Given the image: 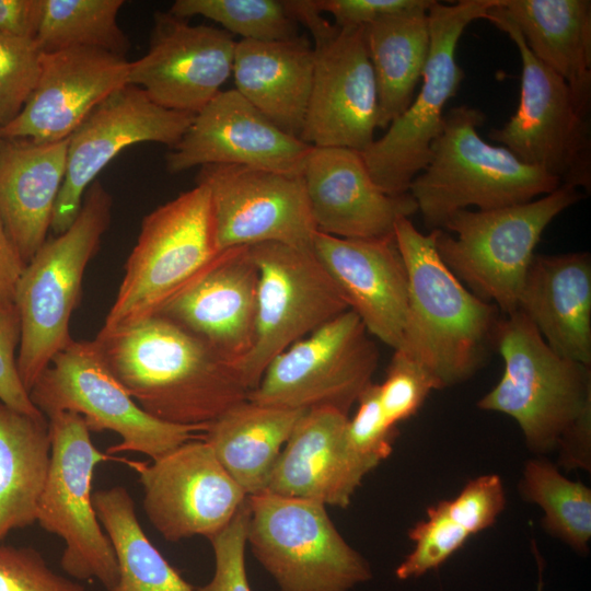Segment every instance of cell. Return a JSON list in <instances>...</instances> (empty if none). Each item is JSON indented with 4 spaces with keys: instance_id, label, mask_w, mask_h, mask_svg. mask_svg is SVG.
<instances>
[{
    "instance_id": "cell-15",
    "label": "cell",
    "mask_w": 591,
    "mask_h": 591,
    "mask_svg": "<svg viewBox=\"0 0 591 591\" xmlns=\"http://www.w3.org/2000/svg\"><path fill=\"white\" fill-rule=\"evenodd\" d=\"M348 310L278 355L248 399L294 410L333 408L348 415L372 383L379 350Z\"/></svg>"
},
{
    "instance_id": "cell-11",
    "label": "cell",
    "mask_w": 591,
    "mask_h": 591,
    "mask_svg": "<svg viewBox=\"0 0 591 591\" xmlns=\"http://www.w3.org/2000/svg\"><path fill=\"white\" fill-rule=\"evenodd\" d=\"M491 8L485 20L505 32L522 61L520 102L515 113L491 140L522 162L540 167L561 185L591 189L590 114L577 104L568 84L528 48L520 32L500 9Z\"/></svg>"
},
{
    "instance_id": "cell-23",
    "label": "cell",
    "mask_w": 591,
    "mask_h": 591,
    "mask_svg": "<svg viewBox=\"0 0 591 591\" xmlns=\"http://www.w3.org/2000/svg\"><path fill=\"white\" fill-rule=\"evenodd\" d=\"M257 287L248 246L224 250L158 315L196 336L236 371L254 344Z\"/></svg>"
},
{
    "instance_id": "cell-46",
    "label": "cell",
    "mask_w": 591,
    "mask_h": 591,
    "mask_svg": "<svg viewBox=\"0 0 591 591\" xmlns=\"http://www.w3.org/2000/svg\"><path fill=\"white\" fill-rule=\"evenodd\" d=\"M43 15V0H0V34L35 39Z\"/></svg>"
},
{
    "instance_id": "cell-38",
    "label": "cell",
    "mask_w": 591,
    "mask_h": 591,
    "mask_svg": "<svg viewBox=\"0 0 591 591\" xmlns=\"http://www.w3.org/2000/svg\"><path fill=\"white\" fill-rule=\"evenodd\" d=\"M43 54L35 39L0 34V128L20 114L34 91Z\"/></svg>"
},
{
    "instance_id": "cell-35",
    "label": "cell",
    "mask_w": 591,
    "mask_h": 591,
    "mask_svg": "<svg viewBox=\"0 0 591 591\" xmlns=\"http://www.w3.org/2000/svg\"><path fill=\"white\" fill-rule=\"evenodd\" d=\"M124 0H43L35 38L43 53L97 48L125 57L130 43L118 25Z\"/></svg>"
},
{
    "instance_id": "cell-14",
    "label": "cell",
    "mask_w": 591,
    "mask_h": 591,
    "mask_svg": "<svg viewBox=\"0 0 591 591\" xmlns=\"http://www.w3.org/2000/svg\"><path fill=\"white\" fill-rule=\"evenodd\" d=\"M248 248L258 269L255 338L236 373L251 392L278 355L350 308L312 251L277 242Z\"/></svg>"
},
{
    "instance_id": "cell-25",
    "label": "cell",
    "mask_w": 591,
    "mask_h": 591,
    "mask_svg": "<svg viewBox=\"0 0 591 591\" xmlns=\"http://www.w3.org/2000/svg\"><path fill=\"white\" fill-rule=\"evenodd\" d=\"M348 418L333 408L305 410L278 456L266 493L348 507L371 472L349 448Z\"/></svg>"
},
{
    "instance_id": "cell-33",
    "label": "cell",
    "mask_w": 591,
    "mask_h": 591,
    "mask_svg": "<svg viewBox=\"0 0 591 591\" xmlns=\"http://www.w3.org/2000/svg\"><path fill=\"white\" fill-rule=\"evenodd\" d=\"M93 506L118 565V580L108 591H196L148 538L127 488L96 490Z\"/></svg>"
},
{
    "instance_id": "cell-5",
    "label": "cell",
    "mask_w": 591,
    "mask_h": 591,
    "mask_svg": "<svg viewBox=\"0 0 591 591\" xmlns=\"http://www.w3.org/2000/svg\"><path fill=\"white\" fill-rule=\"evenodd\" d=\"M112 206L109 193L94 181L73 223L44 242L19 279L14 297L21 325L16 363L27 391L73 339L71 315L80 301L86 266L109 227Z\"/></svg>"
},
{
    "instance_id": "cell-39",
    "label": "cell",
    "mask_w": 591,
    "mask_h": 591,
    "mask_svg": "<svg viewBox=\"0 0 591 591\" xmlns=\"http://www.w3.org/2000/svg\"><path fill=\"white\" fill-rule=\"evenodd\" d=\"M438 390L430 374L402 351L394 350L386 378L379 384V398L387 422H398L414 416L431 391Z\"/></svg>"
},
{
    "instance_id": "cell-8",
    "label": "cell",
    "mask_w": 591,
    "mask_h": 591,
    "mask_svg": "<svg viewBox=\"0 0 591 591\" xmlns=\"http://www.w3.org/2000/svg\"><path fill=\"white\" fill-rule=\"evenodd\" d=\"M500 0L434 1L428 10L430 46L420 91L385 134L361 152L374 183L386 194L408 193L413 179L430 160L443 123V109L464 79L456 48L465 28L485 19Z\"/></svg>"
},
{
    "instance_id": "cell-48",
    "label": "cell",
    "mask_w": 591,
    "mask_h": 591,
    "mask_svg": "<svg viewBox=\"0 0 591 591\" xmlns=\"http://www.w3.org/2000/svg\"><path fill=\"white\" fill-rule=\"evenodd\" d=\"M532 546H533V553L535 555V559H536V563H537V566H538V577H540L536 591H543V577H542L543 559L541 558V556L538 554V549H537L536 544L534 542H532Z\"/></svg>"
},
{
    "instance_id": "cell-4",
    "label": "cell",
    "mask_w": 591,
    "mask_h": 591,
    "mask_svg": "<svg viewBox=\"0 0 591 591\" xmlns=\"http://www.w3.org/2000/svg\"><path fill=\"white\" fill-rule=\"evenodd\" d=\"M485 119L482 109L468 105L448 111L428 164L409 185L408 193L430 231L442 229L459 210L511 207L547 195L561 185L505 147L483 140L477 129Z\"/></svg>"
},
{
    "instance_id": "cell-24",
    "label": "cell",
    "mask_w": 591,
    "mask_h": 591,
    "mask_svg": "<svg viewBox=\"0 0 591 591\" xmlns=\"http://www.w3.org/2000/svg\"><path fill=\"white\" fill-rule=\"evenodd\" d=\"M312 252L367 332L398 349L408 309V277L394 234L343 239L316 231Z\"/></svg>"
},
{
    "instance_id": "cell-17",
    "label": "cell",
    "mask_w": 591,
    "mask_h": 591,
    "mask_svg": "<svg viewBox=\"0 0 591 591\" xmlns=\"http://www.w3.org/2000/svg\"><path fill=\"white\" fill-rule=\"evenodd\" d=\"M211 197L220 251L277 242L312 251L316 228L302 175L243 165L199 167Z\"/></svg>"
},
{
    "instance_id": "cell-7",
    "label": "cell",
    "mask_w": 591,
    "mask_h": 591,
    "mask_svg": "<svg viewBox=\"0 0 591 591\" xmlns=\"http://www.w3.org/2000/svg\"><path fill=\"white\" fill-rule=\"evenodd\" d=\"M583 194L560 185L529 202L493 210L454 212L436 232V248L448 268L502 315L519 309V298L535 248L547 225Z\"/></svg>"
},
{
    "instance_id": "cell-34",
    "label": "cell",
    "mask_w": 591,
    "mask_h": 591,
    "mask_svg": "<svg viewBox=\"0 0 591 591\" xmlns=\"http://www.w3.org/2000/svg\"><path fill=\"white\" fill-rule=\"evenodd\" d=\"M519 489L525 501L543 511L542 525L579 554H587L591 538V490L567 478L545 459L524 464Z\"/></svg>"
},
{
    "instance_id": "cell-28",
    "label": "cell",
    "mask_w": 591,
    "mask_h": 591,
    "mask_svg": "<svg viewBox=\"0 0 591 591\" xmlns=\"http://www.w3.org/2000/svg\"><path fill=\"white\" fill-rule=\"evenodd\" d=\"M313 71L314 48L304 35L236 40L234 90L279 129L297 138L304 126Z\"/></svg>"
},
{
    "instance_id": "cell-31",
    "label": "cell",
    "mask_w": 591,
    "mask_h": 591,
    "mask_svg": "<svg viewBox=\"0 0 591 591\" xmlns=\"http://www.w3.org/2000/svg\"><path fill=\"white\" fill-rule=\"evenodd\" d=\"M51 440L46 416L19 412L0 402V543L36 522Z\"/></svg>"
},
{
    "instance_id": "cell-44",
    "label": "cell",
    "mask_w": 591,
    "mask_h": 591,
    "mask_svg": "<svg viewBox=\"0 0 591 591\" xmlns=\"http://www.w3.org/2000/svg\"><path fill=\"white\" fill-rule=\"evenodd\" d=\"M21 337L15 305H0V402L25 414L43 415L32 403L18 369Z\"/></svg>"
},
{
    "instance_id": "cell-32",
    "label": "cell",
    "mask_w": 591,
    "mask_h": 591,
    "mask_svg": "<svg viewBox=\"0 0 591 591\" xmlns=\"http://www.w3.org/2000/svg\"><path fill=\"white\" fill-rule=\"evenodd\" d=\"M431 4L389 15L363 27L376 82L380 129H386L403 114L415 96L429 54Z\"/></svg>"
},
{
    "instance_id": "cell-6",
    "label": "cell",
    "mask_w": 591,
    "mask_h": 591,
    "mask_svg": "<svg viewBox=\"0 0 591 591\" xmlns=\"http://www.w3.org/2000/svg\"><path fill=\"white\" fill-rule=\"evenodd\" d=\"M211 197L205 185L148 213L100 333L158 315L219 256Z\"/></svg>"
},
{
    "instance_id": "cell-21",
    "label": "cell",
    "mask_w": 591,
    "mask_h": 591,
    "mask_svg": "<svg viewBox=\"0 0 591 591\" xmlns=\"http://www.w3.org/2000/svg\"><path fill=\"white\" fill-rule=\"evenodd\" d=\"M130 61L108 51L76 47L44 53L34 91L0 137L36 142L66 140L109 95L128 84Z\"/></svg>"
},
{
    "instance_id": "cell-30",
    "label": "cell",
    "mask_w": 591,
    "mask_h": 591,
    "mask_svg": "<svg viewBox=\"0 0 591 591\" xmlns=\"http://www.w3.org/2000/svg\"><path fill=\"white\" fill-rule=\"evenodd\" d=\"M304 412L247 398L208 425L202 439L245 495H257L266 491L278 456Z\"/></svg>"
},
{
    "instance_id": "cell-41",
    "label": "cell",
    "mask_w": 591,
    "mask_h": 591,
    "mask_svg": "<svg viewBox=\"0 0 591 591\" xmlns=\"http://www.w3.org/2000/svg\"><path fill=\"white\" fill-rule=\"evenodd\" d=\"M0 591H89L54 571L33 547L0 545Z\"/></svg>"
},
{
    "instance_id": "cell-27",
    "label": "cell",
    "mask_w": 591,
    "mask_h": 591,
    "mask_svg": "<svg viewBox=\"0 0 591 591\" xmlns=\"http://www.w3.org/2000/svg\"><path fill=\"white\" fill-rule=\"evenodd\" d=\"M67 144L0 137V217L25 264L47 240Z\"/></svg>"
},
{
    "instance_id": "cell-10",
    "label": "cell",
    "mask_w": 591,
    "mask_h": 591,
    "mask_svg": "<svg viewBox=\"0 0 591 591\" xmlns=\"http://www.w3.org/2000/svg\"><path fill=\"white\" fill-rule=\"evenodd\" d=\"M47 418L61 412L80 415L90 431L109 430L121 441L107 454L138 452L155 460L182 443L202 437L208 426H181L147 414L107 367L94 340L72 339L28 391Z\"/></svg>"
},
{
    "instance_id": "cell-22",
    "label": "cell",
    "mask_w": 591,
    "mask_h": 591,
    "mask_svg": "<svg viewBox=\"0 0 591 591\" xmlns=\"http://www.w3.org/2000/svg\"><path fill=\"white\" fill-rule=\"evenodd\" d=\"M316 231L343 239L394 234L399 218L418 211L409 193L389 195L372 179L361 152L312 147L302 172Z\"/></svg>"
},
{
    "instance_id": "cell-42",
    "label": "cell",
    "mask_w": 591,
    "mask_h": 591,
    "mask_svg": "<svg viewBox=\"0 0 591 591\" xmlns=\"http://www.w3.org/2000/svg\"><path fill=\"white\" fill-rule=\"evenodd\" d=\"M248 517L245 500L232 521L209 540L215 556L213 576L208 583L196 588V591H252L245 567Z\"/></svg>"
},
{
    "instance_id": "cell-3",
    "label": "cell",
    "mask_w": 591,
    "mask_h": 591,
    "mask_svg": "<svg viewBox=\"0 0 591 591\" xmlns=\"http://www.w3.org/2000/svg\"><path fill=\"white\" fill-rule=\"evenodd\" d=\"M495 346L503 373L478 408L513 418L536 454L589 448L591 366L554 352L520 310L501 316Z\"/></svg>"
},
{
    "instance_id": "cell-26",
    "label": "cell",
    "mask_w": 591,
    "mask_h": 591,
    "mask_svg": "<svg viewBox=\"0 0 591 591\" xmlns=\"http://www.w3.org/2000/svg\"><path fill=\"white\" fill-rule=\"evenodd\" d=\"M558 356L591 366V257L535 254L519 309Z\"/></svg>"
},
{
    "instance_id": "cell-45",
    "label": "cell",
    "mask_w": 591,
    "mask_h": 591,
    "mask_svg": "<svg viewBox=\"0 0 591 591\" xmlns=\"http://www.w3.org/2000/svg\"><path fill=\"white\" fill-rule=\"evenodd\" d=\"M339 27H364L403 11L430 5L433 0H312Z\"/></svg>"
},
{
    "instance_id": "cell-29",
    "label": "cell",
    "mask_w": 591,
    "mask_h": 591,
    "mask_svg": "<svg viewBox=\"0 0 591 591\" xmlns=\"http://www.w3.org/2000/svg\"><path fill=\"white\" fill-rule=\"evenodd\" d=\"M529 50L568 84L579 107L591 109V1L501 0Z\"/></svg>"
},
{
    "instance_id": "cell-2",
    "label": "cell",
    "mask_w": 591,
    "mask_h": 591,
    "mask_svg": "<svg viewBox=\"0 0 591 591\" xmlns=\"http://www.w3.org/2000/svg\"><path fill=\"white\" fill-rule=\"evenodd\" d=\"M394 237L408 277V309L402 351L420 364L437 389L471 379L486 362L502 316L471 292L436 248V232L421 233L399 218Z\"/></svg>"
},
{
    "instance_id": "cell-13",
    "label": "cell",
    "mask_w": 591,
    "mask_h": 591,
    "mask_svg": "<svg viewBox=\"0 0 591 591\" xmlns=\"http://www.w3.org/2000/svg\"><path fill=\"white\" fill-rule=\"evenodd\" d=\"M47 419L50 462L36 522L63 541L60 566L70 578L95 579L108 591L118 580V565L93 506L92 482L95 467L112 457L94 445L80 415L61 412Z\"/></svg>"
},
{
    "instance_id": "cell-47",
    "label": "cell",
    "mask_w": 591,
    "mask_h": 591,
    "mask_svg": "<svg viewBox=\"0 0 591 591\" xmlns=\"http://www.w3.org/2000/svg\"><path fill=\"white\" fill-rule=\"evenodd\" d=\"M25 266L0 217V305H14L16 286Z\"/></svg>"
},
{
    "instance_id": "cell-36",
    "label": "cell",
    "mask_w": 591,
    "mask_h": 591,
    "mask_svg": "<svg viewBox=\"0 0 591 591\" xmlns=\"http://www.w3.org/2000/svg\"><path fill=\"white\" fill-rule=\"evenodd\" d=\"M169 11L183 19L212 20L241 39L281 40L300 35L283 0H176Z\"/></svg>"
},
{
    "instance_id": "cell-16",
    "label": "cell",
    "mask_w": 591,
    "mask_h": 591,
    "mask_svg": "<svg viewBox=\"0 0 591 591\" xmlns=\"http://www.w3.org/2000/svg\"><path fill=\"white\" fill-rule=\"evenodd\" d=\"M126 463L138 473L148 520L171 543L198 535L212 538L247 498L202 437L150 463Z\"/></svg>"
},
{
    "instance_id": "cell-43",
    "label": "cell",
    "mask_w": 591,
    "mask_h": 591,
    "mask_svg": "<svg viewBox=\"0 0 591 591\" xmlns=\"http://www.w3.org/2000/svg\"><path fill=\"white\" fill-rule=\"evenodd\" d=\"M444 503L450 517L474 535L496 522L507 500L500 476L487 474L471 479L456 497Z\"/></svg>"
},
{
    "instance_id": "cell-40",
    "label": "cell",
    "mask_w": 591,
    "mask_h": 591,
    "mask_svg": "<svg viewBox=\"0 0 591 591\" xmlns=\"http://www.w3.org/2000/svg\"><path fill=\"white\" fill-rule=\"evenodd\" d=\"M357 403L356 414L348 418L346 438L351 451L372 471L391 455L396 427L383 415L379 384L372 382Z\"/></svg>"
},
{
    "instance_id": "cell-20",
    "label": "cell",
    "mask_w": 591,
    "mask_h": 591,
    "mask_svg": "<svg viewBox=\"0 0 591 591\" xmlns=\"http://www.w3.org/2000/svg\"><path fill=\"white\" fill-rule=\"evenodd\" d=\"M312 146L279 129L234 89L197 113L165 155L171 174L211 164L302 175Z\"/></svg>"
},
{
    "instance_id": "cell-18",
    "label": "cell",
    "mask_w": 591,
    "mask_h": 591,
    "mask_svg": "<svg viewBox=\"0 0 591 591\" xmlns=\"http://www.w3.org/2000/svg\"><path fill=\"white\" fill-rule=\"evenodd\" d=\"M194 116L158 105L132 84L104 100L68 138L66 173L54 209L53 232L61 234L73 223L88 188L124 149L143 142L172 148Z\"/></svg>"
},
{
    "instance_id": "cell-9",
    "label": "cell",
    "mask_w": 591,
    "mask_h": 591,
    "mask_svg": "<svg viewBox=\"0 0 591 591\" xmlns=\"http://www.w3.org/2000/svg\"><path fill=\"white\" fill-rule=\"evenodd\" d=\"M246 500V542L280 591H349L372 578L323 503L266 491Z\"/></svg>"
},
{
    "instance_id": "cell-19",
    "label": "cell",
    "mask_w": 591,
    "mask_h": 591,
    "mask_svg": "<svg viewBox=\"0 0 591 591\" xmlns=\"http://www.w3.org/2000/svg\"><path fill=\"white\" fill-rule=\"evenodd\" d=\"M235 46L223 28L155 12L148 51L130 61L128 84L164 108L196 115L232 76Z\"/></svg>"
},
{
    "instance_id": "cell-1",
    "label": "cell",
    "mask_w": 591,
    "mask_h": 591,
    "mask_svg": "<svg viewBox=\"0 0 591 591\" xmlns=\"http://www.w3.org/2000/svg\"><path fill=\"white\" fill-rule=\"evenodd\" d=\"M93 340L139 407L161 421L208 426L248 397L230 363L161 315Z\"/></svg>"
},
{
    "instance_id": "cell-12",
    "label": "cell",
    "mask_w": 591,
    "mask_h": 591,
    "mask_svg": "<svg viewBox=\"0 0 591 591\" xmlns=\"http://www.w3.org/2000/svg\"><path fill=\"white\" fill-rule=\"evenodd\" d=\"M292 19L312 35L314 71L300 139L312 147L362 152L374 141L379 101L363 27H339L312 0H289Z\"/></svg>"
},
{
    "instance_id": "cell-37",
    "label": "cell",
    "mask_w": 591,
    "mask_h": 591,
    "mask_svg": "<svg viewBox=\"0 0 591 591\" xmlns=\"http://www.w3.org/2000/svg\"><path fill=\"white\" fill-rule=\"evenodd\" d=\"M413 551L395 569L399 580L418 578L438 568L457 552L471 534L448 513L444 500L427 509V519L408 531Z\"/></svg>"
}]
</instances>
